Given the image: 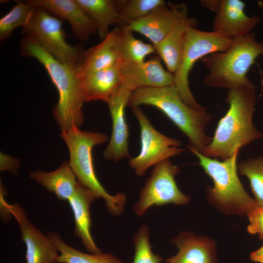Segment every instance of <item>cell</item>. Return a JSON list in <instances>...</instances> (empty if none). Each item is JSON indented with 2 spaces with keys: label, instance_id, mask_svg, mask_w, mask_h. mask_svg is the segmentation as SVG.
<instances>
[{
  "label": "cell",
  "instance_id": "6da1fadb",
  "mask_svg": "<svg viewBox=\"0 0 263 263\" xmlns=\"http://www.w3.org/2000/svg\"><path fill=\"white\" fill-rule=\"evenodd\" d=\"M255 90L253 85L228 90L225 100L228 110L218 122L214 136L203 154L224 160L242 147L262 137L252 121Z\"/></svg>",
  "mask_w": 263,
  "mask_h": 263
},
{
  "label": "cell",
  "instance_id": "7a4b0ae2",
  "mask_svg": "<svg viewBox=\"0 0 263 263\" xmlns=\"http://www.w3.org/2000/svg\"><path fill=\"white\" fill-rule=\"evenodd\" d=\"M21 53L38 60L45 68L58 93L53 114L61 131L79 127L84 121V102L78 68L63 64L45 51L31 36L21 42Z\"/></svg>",
  "mask_w": 263,
  "mask_h": 263
},
{
  "label": "cell",
  "instance_id": "3957f363",
  "mask_svg": "<svg viewBox=\"0 0 263 263\" xmlns=\"http://www.w3.org/2000/svg\"><path fill=\"white\" fill-rule=\"evenodd\" d=\"M155 107L165 114L188 137L189 146L201 153L212 138L205 133L211 115L207 111H196L185 103L174 85L144 87L132 92L128 105Z\"/></svg>",
  "mask_w": 263,
  "mask_h": 263
},
{
  "label": "cell",
  "instance_id": "277c9868",
  "mask_svg": "<svg viewBox=\"0 0 263 263\" xmlns=\"http://www.w3.org/2000/svg\"><path fill=\"white\" fill-rule=\"evenodd\" d=\"M262 55L263 41H257L253 33L233 38L226 50L211 54L201 59L208 72L203 84L228 90L253 85L247 74L256 59Z\"/></svg>",
  "mask_w": 263,
  "mask_h": 263
},
{
  "label": "cell",
  "instance_id": "5b68a950",
  "mask_svg": "<svg viewBox=\"0 0 263 263\" xmlns=\"http://www.w3.org/2000/svg\"><path fill=\"white\" fill-rule=\"evenodd\" d=\"M60 135L68 147L69 164L77 181L91 190L96 198H103L110 212L116 216L121 214L126 201L125 194L108 193L99 181L94 169L93 148L106 142L108 136L100 132L83 131L77 127L61 131Z\"/></svg>",
  "mask_w": 263,
  "mask_h": 263
},
{
  "label": "cell",
  "instance_id": "8992f818",
  "mask_svg": "<svg viewBox=\"0 0 263 263\" xmlns=\"http://www.w3.org/2000/svg\"><path fill=\"white\" fill-rule=\"evenodd\" d=\"M198 158L199 165L211 178L213 187L208 194L210 200L222 210L230 213L247 214L257 205L244 190L238 176L237 160L239 150L223 161L207 157L188 145Z\"/></svg>",
  "mask_w": 263,
  "mask_h": 263
},
{
  "label": "cell",
  "instance_id": "52a82bcc",
  "mask_svg": "<svg viewBox=\"0 0 263 263\" xmlns=\"http://www.w3.org/2000/svg\"><path fill=\"white\" fill-rule=\"evenodd\" d=\"M232 40V38L214 31H201L195 27L188 29L181 62L173 74V85L190 108L198 111H207L196 101L189 88L188 76L194 65L211 54L226 50Z\"/></svg>",
  "mask_w": 263,
  "mask_h": 263
},
{
  "label": "cell",
  "instance_id": "ba28073f",
  "mask_svg": "<svg viewBox=\"0 0 263 263\" xmlns=\"http://www.w3.org/2000/svg\"><path fill=\"white\" fill-rule=\"evenodd\" d=\"M62 24V20L58 17L43 8L36 7L23 29L57 60L78 68L85 51L66 41Z\"/></svg>",
  "mask_w": 263,
  "mask_h": 263
},
{
  "label": "cell",
  "instance_id": "9c48e42d",
  "mask_svg": "<svg viewBox=\"0 0 263 263\" xmlns=\"http://www.w3.org/2000/svg\"><path fill=\"white\" fill-rule=\"evenodd\" d=\"M140 128L139 153L131 158L129 165L138 176H142L151 166L181 153L179 140L163 134L151 125L139 106L132 107Z\"/></svg>",
  "mask_w": 263,
  "mask_h": 263
},
{
  "label": "cell",
  "instance_id": "30bf717a",
  "mask_svg": "<svg viewBox=\"0 0 263 263\" xmlns=\"http://www.w3.org/2000/svg\"><path fill=\"white\" fill-rule=\"evenodd\" d=\"M179 171V167L169 159L155 165L133 207L135 214L141 216L153 206L184 205L188 203L189 197L180 191L175 180V176Z\"/></svg>",
  "mask_w": 263,
  "mask_h": 263
},
{
  "label": "cell",
  "instance_id": "8fae6325",
  "mask_svg": "<svg viewBox=\"0 0 263 263\" xmlns=\"http://www.w3.org/2000/svg\"><path fill=\"white\" fill-rule=\"evenodd\" d=\"M1 208L4 218L12 215L19 224L21 237L26 246V263H55L58 250L48 238L31 224L22 208L9 205L0 192Z\"/></svg>",
  "mask_w": 263,
  "mask_h": 263
},
{
  "label": "cell",
  "instance_id": "7c38bea8",
  "mask_svg": "<svg viewBox=\"0 0 263 263\" xmlns=\"http://www.w3.org/2000/svg\"><path fill=\"white\" fill-rule=\"evenodd\" d=\"M160 6L146 17L125 26L148 38L154 45L165 38L177 25L189 17L185 3Z\"/></svg>",
  "mask_w": 263,
  "mask_h": 263
},
{
  "label": "cell",
  "instance_id": "4fadbf2b",
  "mask_svg": "<svg viewBox=\"0 0 263 263\" xmlns=\"http://www.w3.org/2000/svg\"><path fill=\"white\" fill-rule=\"evenodd\" d=\"M132 92L121 86L108 102L112 119V132L109 144L103 152L107 160L118 161L129 157L128 127L125 114Z\"/></svg>",
  "mask_w": 263,
  "mask_h": 263
},
{
  "label": "cell",
  "instance_id": "5bb4252c",
  "mask_svg": "<svg viewBox=\"0 0 263 263\" xmlns=\"http://www.w3.org/2000/svg\"><path fill=\"white\" fill-rule=\"evenodd\" d=\"M122 87L132 93L144 87H161L173 85V75L166 70L157 56L142 63L121 66Z\"/></svg>",
  "mask_w": 263,
  "mask_h": 263
},
{
  "label": "cell",
  "instance_id": "9a60e30c",
  "mask_svg": "<svg viewBox=\"0 0 263 263\" xmlns=\"http://www.w3.org/2000/svg\"><path fill=\"white\" fill-rule=\"evenodd\" d=\"M245 7L241 0H221L213 21V31L232 39L251 33L261 19L256 15L247 16Z\"/></svg>",
  "mask_w": 263,
  "mask_h": 263
},
{
  "label": "cell",
  "instance_id": "2e32d148",
  "mask_svg": "<svg viewBox=\"0 0 263 263\" xmlns=\"http://www.w3.org/2000/svg\"><path fill=\"white\" fill-rule=\"evenodd\" d=\"M26 1L66 20L75 37L81 40H87L92 34L97 31L94 21L75 0H28Z\"/></svg>",
  "mask_w": 263,
  "mask_h": 263
},
{
  "label": "cell",
  "instance_id": "e0dca14e",
  "mask_svg": "<svg viewBox=\"0 0 263 263\" xmlns=\"http://www.w3.org/2000/svg\"><path fill=\"white\" fill-rule=\"evenodd\" d=\"M95 198L96 196L91 190L77 181L75 191L68 201L74 214L75 234L80 238L86 249L95 254L101 253L95 244L90 231V207Z\"/></svg>",
  "mask_w": 263,
  "mask_h": 263
},
{
  "label": "cell",
  "instance_id": "ac0fdd59",
  "mask_svg": "<svg viewBox=\"0 0 263 263\" xmlns=\"http://www.w3.org/2000/svg\"><path fill=\"white\" fill-rule=\"evenodd\" d=\"M120 68L116 65L80 78L84 102L100 100L108 103L121 86Z\"/></svg>",
  "mask_w": 263,
  "mask_h": 263
},
{
  "label": "cell",
  "instance_id": "d6986e66",
  "mask_svg": "<svg viewBox=\"0 0 263 263\" xmlns=\"http://www.w3.org/2000/svg\"><path fill=\"white\" fill-rule=\"evenodd\" d=\"M178 253L166 260L167 263H216L215 243L192 233H181L173 240Z\"/></svg>",
  "mask_w": 263,
  "mask_h": 263
},
{
  "label": "cell",
  "instance_id": "ffe728a7",
  "mask_svg": "<svg viewBox=\"0 0 263 263\" xmlns=\"http://www.w3.org/2000/svg\"><path fill=\"white\" fill-rule=\"evenodd\" d=\"M117 31L118 27L114 28L100 43L84 51L77 69L79 78L97 71L121 66L117 44Z\"/></svg>",
  "mask_w": 263,
  "mask_h": 263
},
{
  "label": "cell",
  "instance_id": "44dd1931",
  "mask_svg": "<svg viewBox=\"0 0 263 263\" xmlns=\"http://www.w3.org/2000/svg\"><path fill=\"white\" fill-rule=\"evenodd\" d=\"M198 21L188 17L177 25L165 38L153 45L155 53L163 60L167 71L173 75L181 63L187 33L190 27H195Z\"/></svg>",
  "mask_w": 263,
  "mask_h": 263
},
{
  "label": "cell",
  "instance_id": "7402d4cb",
  "mask_svg": "<svg viewBox=\"0 0 263 263\" xmlns=\"http://www.w3.org/2000/svg\"><path fill=\"white\" fill-rule=\"evenodd\" d=\"M94 23L102 39L110 32V27L118 24L119 15L126 0H75Z\"/></svg>",
  "mask_w": 263,
  "mask_h": 263
},
{
  "label": "cell",
  "instance_id": "603a6c76",
  "mask_svg": "<svg viewBox=\"0 0 263 263\" xmlns=\"http://www.w3.org/2000/svg\"><path fill=\"white\" fill-rule=\"evenodd\" d=\"M29 177L62 200L68 201L74 194L77 184L76 177L67 161L53 171H32Z\"/></svg>",
  "mask_w": 263,
  "mask_h": 263
},
{
  "label": "cell",
  "instance_id": "cb8c5ba5",
  "mask_svg": "<svg viewBox=\"0 0 263 263\" xmlns=\"http://www.w3.org/2000/svg\"><path fill=\"white\" fill-rule=\"evenodd\" d=\"M133 32L125 26L118 27L117 44L121 66L142 63L147 56L155 53L152 44L135 38Z\"/></svg>",
  "mask_w": 263,
  "mask_h": 263
},
{
  "label": "cell",
  "instance_id": "d4e9b609",
  "mask_svg": "<svg viewBox=\"0 0 263 263\" xmlns=\"http://www.w3.org/2000/svg\"><path fill=\"white\" fill-rule=\"evenodd\" d=\"M48 238L56 246L60 254L57 263H123L111 253L86 254L75 249L64 243L56 233H50Z\"/></svg>",
  "mask_w": 263,
  "mask_h": 263
},
{
  "label": "cell",
  "instance_id": "484cf974",
  "mask_svg": "<svg viewBox=\"0 0 263 263\" xmlns=\"http://www.w3.org/2000/svg\"><path fill=\"white\" fill-rule=\"evenodd\" d=\"M36 7L26 0L17 1V4L0 19V38H8L18 27L24 28L29 22Z\"/></svg>",
  "mask_w": 263,
  "mask_h": 263
},
{
  "label": "cell",
  "instance_id": "4316f807",
  "mask_svg": "<svg viewBox=\"0 0 263 263\" xmlns=\"http://www.w3.org/2000/svg\"><path fill=\"white\" fill-rule=\"evenodd\" d=\"M237 167L248 178L257 206L263 207V154L244 160Z\"/></svg>",
  "mask_w": 263,
  "mask_h": 263
},
{
  "label": "cell",
  "instance_id": "83f0119b",
  "mask_svg": "<svg viewBox=\"0 0 263 263\" xmlns=\"http://www.w3.org/2000/svg\"><path fill=\"white\" fill-rule=\"evenodd\" d=\"M163 0H130L119 12L118 24L124 26L142 19L156 8L165 5Z\"/></svg>",
  "mask_w": 263,
  "mask_h": 263
},
{
  "label": "cell",
  "instance_id": "f1b7e54d",
  "mask_svg": "<svg viewBox=\"0 0 263 263\" xmlns=\"http://www.w3.org/2000/svg\"><path fill=\"white\" fill-rule=\"evenodd\" d=\"M149 228L142 225L133 238L135 252L132 263H160L162 258L152 251L149 242Z\"/></svg>",
  "mask_w": 263,
  "mask_h": 263
},
{
  "label": "cell",
  "instance_id": "f546056e",
  "mask_svg": "<svg viewBox=\"0 0 263 263\" xmlns=\"http://www.w3.org/2000/svg\"><path fill=\"white\" fill-rule=\"evenodd\" d=\"M249 225L247 231L250 234H258L259 238L263 239V207L256 206L247 214Z\"/></svg>",
  "mask_w": 263,
  "mask_h": 263
},
{
  "label": "cell",
  "instance_id": "4dcf8cb0",
  "mask_svg": "<svg viewBox=\"0 0 263 263\" xmlns=\"http://www.w3.org/2000/svg\"><path fill=\"white\" fill-rule=\"evenodd\" d=\"M18 160L3 153H0V170L13 171L19 167Z\"/></svg>",
  "mask_w": 263,
  "mask_h": 263
},
{
  "label": "cell",
  "instance_id": "1f68e13d",
  "mask_svg": "<svg viewBox=\"0 0 263 263\" xmlns=\"http://www.w3.org/2000/svg\"><path fill=\"white\" fill-rule=\"evenodd\" d=\"M221 0H203L200 1L202 6L215 12H218L220 6Z\"/></svg>",
  "mask_w": 263,
  "mask_h": 263
},
{
  "label": "cell",
  "instance_id": "d6a6232c",
  "mask_svg": "<svg viewBox=\"0 0 263 263\" xmlns=\"http://www.w3.org/2000/svg\"><path fill=\"white\" fill-rule=\"evenodd\" d=\"M250 259L256 263H263V245L250 253Z\"/></svg>",
  "mask_w": 263,
  "mask_h": 263
},
{
  "label": "cell",
  "instance_id": "836d02e7",
  "mask_svg": "<svg viewBox=\"0 0 263 263\" xmlns=\"http://www.w3.org/2000/svg\"></svg>",
  "mask_w": 263,
  "mask_h": 263
}]
</instances>
